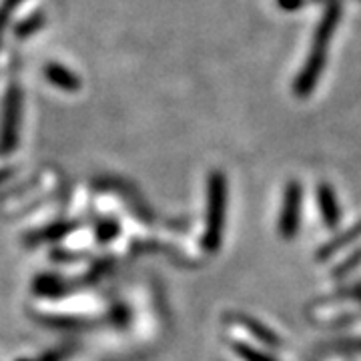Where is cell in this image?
Returning a JSON list of instances; mask_svg holds the SVG:
<instances>
[{
	"instance_id": "cell-1",
	"label": "cell",
	"mask_w": 361,
	"mask_h": 361,
	"mask_svg": "<svg viewBox=\"0 0 361 361\" xmlns=\"http://www.w3.org/2000/svg\"><path fill=\"white\" fill-rule=\"evenodd\" d=\"M336 23V16L331 14L329 18H325V23H323V28L319 30V37H317V47H315V51L311 54L310 63H307V71H305V75H303V85H311V82H315L313 78L317 77V73H319V68H322V61H323V47H325V42H327V37L331 35V26Z\"/></svg>"
},
{
	"instance_id": "cell-2",
	"label": "cell",
	"mask_w": 361,
	"mask_h": 361,
	"mask_svg": "<svg viewBox=\"0 0 361 361\" xmlns=\"http://www.w3.org/2000/svg\"><path fill=\"white\" fill-rule=\"evenodd\" d=\"M49 77L54 80V82H59V85H63L66 89H73V87H77V78L73 77L71 73H66L65 68H61V66H52L51 71H49Z\"/></svg>"
}]
</instances>
